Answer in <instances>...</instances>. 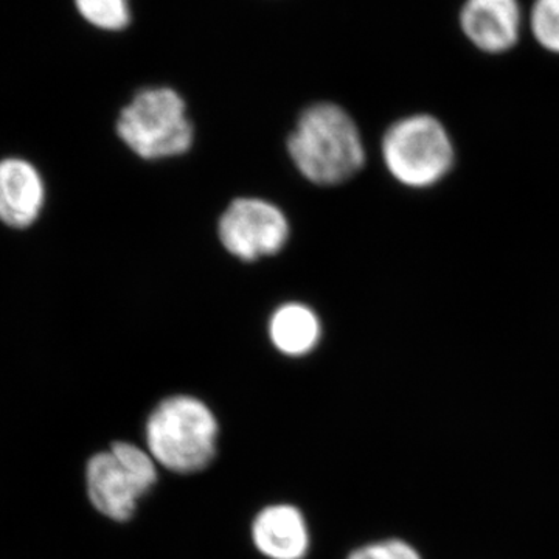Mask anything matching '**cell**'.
<instances>
[{"instance_id": "11", "label": "cell", "mask_w": 559, "mask_h": 559, "mask_svg": "<svg viewBox=\"0 0 559 559\" xmlns=\"http://www.w3.org/2000/svg\"><path fill=\"white\" fill-rule=\"evenodd\" d=\"M81 24L100 35H117L130 28L131 0H72Z\"/></svg>"}, {"instance_id": "5", "label": "cell", "mask_w": 559, "mask_h": 559, "mask_svg": "<svg viewBox=\"0 0 559 559\" xmlns=\"http://www.w3.org/2000/svg\"><path fill=\"white\" fill-rule=\"evenodd\" d=\"M157 480L154 459L134 444L114 443L87 465V491L95 509L109 520L124 522L138 509L140 498Z\"/></svg>"}, {"instance_id": "6", "label": "cell", "mask_w": 559, "mask_h": 559, "mask_svg": "<svg viewBox=\"0 0 559 559\" xmlns=\"http://www.w3.org/2000/svg\"><path fill=\"white\" fill-rule=\"evenodd\" d=\"M218 235L231 255L255 261L285 248L289 224L277 205L257 198H240L221 216Z\"/></svg>"}, {"instance_id": "12", "label": "cell", "mask_w": 559, "mask_h": 559, "mask_svg": "<svg viewBox=\"0 0 559 559\" xmlns=\"http://www.w3.org/2000/svg\"><path fill=\"white\" fill-rule=\"evenodd\" d=\"M530 28L543 49L559 55V0H535Z\"/></svg>"}, {"instance_id": "13", "label": "cell", "mask_w": 559, "mask_h": 559, "mask_svg": "<svg viewBox=\"0 0 559 559\" xmlns=\"http://www.w3.org/2000/svg\"><path fill=\"white\" fill-rule=\"evenodd\" d=\"M348 559H419V555L409 544L393 539L360 547Z\"/></svg>"}, {"instance_id": "7", "label": "cell", "mask_w": 559, "mask_h": 559, "mask_svg": "<svg viewBox=\"0 0 559 559\" xmlns=\"http://www.w3.org/2000/svg\"><path fill=\"white\" fill-rule=\"evenodd\" d=\"M466 38L481 51L502 53L516 46L522 13L518 0H466L460 13Z\"/></svg>"}, {"instance_id": "4", "label": "cell", "mask_w": 559, "mask_h": 559, "mask_svg": "<svg viewBox=\"0 0 559 559\" xmlns=\"http://www.w3.org/2000/svg\"><path fill=\"white\" fill-rule=\"evenodd\" d=\"M381 151L390 175L411 189L437 186L455 164L450 132L429 114L393 123L382 138Z\"/></svg>"}, {"instance_id": "1", "label": "cell", "mask_w": 559, "mask_h": 559, "mask_svg": "<svg viewBox=\"0 0 559 559\" xmlns=\"http://www.w3.org/2000/svg\"><path fill=\"white\" fill-rule=\"evenodd\" d=\"M290 159L312 183L337 186L366 162L360 132L347 110L319 103L304 110L288 139Z\"/></svg>"}, {"instance_id": "3", "label": "cell", "mask_w": 559, "mask_h": 559, "mask_svg": "<svg viewBox=\"0 0 559 559\" xmlns=\"http://www.w3.org/2000/svg\"><path fill=\"white\" fill-rule=\"evenodd\" d=\"M117 132L146 160L180 156L191 148L194 139L186 102L170 87L139 91L121 109Z\"/></svg>"}, {"instance_id": "9", "label": "cell", "mask_w": 559, "mask_h": 559, "mask_svg": "<svg viewBox=\"0 0 559 559\" xmlns=\"http://www.w3.org/2000/svg\"><path fill=\"white\" fill-rule=\"evenodd\" d=\"M44 204V183L28 162H0V219L11 227L35 223Z\"/></svg>"}, {"instance_id": "8", "label": "cell", "mask_w": 559, "mask_h": 559, "mask_svg": "<svg viewBox=\"0 0 559 559\" xmlns=\"http://www.w3.org/2000/svg\"><path fill=\"white\" fill-rule=\"evenodd\" d=\"M257 549L270 559H301L310 549L307 521L296 507L272 506L252 525Z\"/></svg>"}, {"instance_id": "2", "label": "cell", "mask_w": 559, "mask_h": 559, "mask_svg": "<svg viewBox=\"0 0 559 559\" xmlns=\"http://www.w3.org/2000/svg\"><path fill=\"white\" fill-rule=\"evenodd\" d=\"M218 439L213 412L193 396L162 401L146 423L150 455L173 473L190 474L212 462Z\"/></svg>"}, {"instance_id": "10", "label": "cell", "mask_w": 559, "mask_h": 559, "mask_svg": "<svg viewBox=\"0 0 559 559\" xmlns=\"http://www.w3.org/2000/svg\"><path fill=\"white\" fill-rule=\"evenodd\" d=\"M322 326L316 312L307 305H282L270 320V337L274 347L286 356H305L318 347Z\"/></svg>"}]
</instances>
